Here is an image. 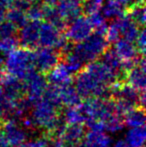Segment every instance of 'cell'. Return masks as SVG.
I'll list each match as a JSON object with an SVG mask.
<instances>
[{
	"mask_svg": "<svg viewBox=\"0 0 146 147\" xmlns=\"http://www.w3.org/2000/svg\"><path fill=\"white\" fill-rule=\"evenodd\" d=\"M74 87L81 98H108L110 97V87L104 84L97 75L84 66L75 74Z\"/></svg>",
	"mask_w": 146,
	"mask_h": 147,
	"instance_id": "cell-1",
	"label": "cell"
},
{
	"mask_svg": "<svg viewBox=\"0 0 146 147\" xmlns=\"http://www.w3.org/2000/svg\"><path fill=\"white\" fill-rule=\"evenodd\" d=\"M108 47L109 42L106 39L105 34L94 30L83 41L75 43V45L72 46V50L86 65L89 62L99 59Z\"/></svg>",
	"mask_w": 146,
	"mask_h": 147,
	"instance_id": "cell-2",
	"label": "cell"
},
{
	"mask_svg": "<svg viewBox=\"0 0 146 147\" xmlns=\"http://www.w3.org/2000/svg\"><path fill=\"white\" fill-rule=\"evenodd\" d=\"M4 60L5 71L20 79H23L28 72L35 69L33 65V50L25 47L13 49L7 53Z\"/></svg>",
	"mask_w": 146,
	"mask_h": 147,
	"instance_id": "cell-3",
	"label": "cell"
},
{
	"mask_svg": "<svg viewBox=\"0 0 146 147\" xmlns=\"http://www.w3.org/2000/svg\"><path fill=\"white\" fill-rule=\"evenodd\" d=\"M27 131L12 118L0 120V147H15L27 140Z\"/></svg>",
	"mask_w": 146,
	"mask_h": 147,
	"instance_id": "cell-4",
	"label": "cell"
},
{
	"mask_svg": "<svg viewBox=\"0 0 146 147\" xmlns=\"http://www.w3.org/2000/svg\"><path fill=\"white\" fill-rule=\"evenodd\" d=\"M64 31L49 22H41L39 27L38 46L49 47L59 51L67 43Z\"/></svg>",
	"mask_w": 146,
	"mask_h": 147,
	"instance_id": "cell-5",
	"label": "cell"
},
{
	"mask_svg": "<svg viewBox=\"0 0 146 147\" xmlns=\"http://www.w3.org/2000/svg\"><path fill=\"white\" fill-rule=\"evenodd\" d=\"M94 31L86 15L80 14L70 22H68L66 28L64 29V34L69 42L78 43L86 39Z\"/></svg>",
	"mask_w": 146,
	"mask_h": 147,
	"instance_id": "cell-6",
	"label": "cell"
},
{
	"mask_svg": "<svg viewBox=\"0 0 146 147\" xmlns=\"http://www.w3.org/2000/svg\"><path fill=\"white\" fill-rule=\"evenodd\" d=\"M60 54L57 50L49 47L38 46L33 50V65L35 70L42 74L50 71L60 62Z\"/></svg>",
	"mask_w": 146,
	"mask_h": 147,
	"instance_id": "cell-7",
	"label": "cell"
},
{
	"mask_svg": "<svg viewBox=\"0 0 146 147\" xmlns=\"http://www.w3.org/2000/svg\"><path fill=\"white\" fill-rule=\"evenodd\" d=\"M24 86H25V95L35 103L38 99L42 97L45 89L48 86L45 75L35 69L28 72L27 75L23 78Z\"/></svg>",
	"mask_w": 146,
	"mask_h": 147,
	"instance_id": "cell-8",
	"label": "cell"
},
{
	"mask_svg": "<svg viewBox=\"0 0 146 147\" xmlns=\"http://www.w3.org/2000/svg\"><path fill=\"white\" fill-rule=\"evenodd\" d=\"M113 44H114L113 49L119 56V58L122 60L123 67H124L125 73H126L129 68H131L137 63V61L140 58V56H142V54L139 52L138 48L133 41L120 38Z\"/></svg>",
	"mask_w": 146,
	"mask_h": 147,
	"instance_id": "cell-9",
	"label": "cell"
},
{
	"mask_svg": "<svg viewBox=\"0 0 146 147\" xmlns=\"http://www.w3.org/2000/svg\"><path fill=\"white\" fill-rule=\"evenodd\" d=\"M40 23L41 21L38 20H27V22L17 30L18 43L22 47L32 50L38 47Z\"/></svg>",
	"mask_w": 146,
	"mask_h": 147,
	"instance_id": "cell-10",
	"label": "cell"
},
{
	"mask_svg": "<svg viewBox=\"0 0 146 147\" xmlns=\"http://www.w3.org/2000/svg\"><path fill=\"white\" fill-rule=\"evenodd\" d=\"M0 87L5 96L14 102L25 95V86L23 80L8 73H5L3 76L0 82Z\"/></svg>",
	"mask_w": 146,
	"mask_h": 147,
	"instance_id": "cell-11",
	"label": "cell"
},
{
	"mask_svg": "<svg viewBox=\"0 0 146 147\" xmlns=\"http://www.w3.org/2000/svg\"><path fill=\"white\" fill-rule=\"evenodd\" d=\"M124 82H127L138 91H145V58L144 55L140 56L135 65L129 68L125 73Z\"/></svg>",
	"mask_w": 146,
	"mask_h": 147,
	"instance_id": "cell-12",
	"label": "cell"
},
{
	"mask_svg": "<svg viewBox=\"0 0 146 147\" xmlns=\"http://www.w3.org/2000/svg\"><path fill=\"white\" fill-rule=\"evenodd\" d=\"M100 61L110 70L116 76L117 80L119 82H124L125 79V70L123 67L122 60L119 58L116 54L115 50L111 47H108L105 51L99 57Z\"/></svg>",
	"mask_w": 146,
	"mask_h": 147,
	"instance_id": "cell-13",
	"label": "cell"
},
{
	"mask_svg": "<svg viewBox=\"0 0 146 147\" xmlns=\"http://www.w3.org/2000/svg\"><path fill=\"white\" fill-rule=\"evenodd\" d=\"M44 75L47 80V83L50 84V85L61 86L73 82L72 74L68 71L66 66L61 61L57 63L50 71H48Z\"/></svg>",
	"mask_w": 146,
	"mask_h": 147,
	"instance_id": "cell-14",
	"label": "cell"
},
{
	"mask_svg": "<svg viewBox=\"0 0 146 147\" xmlns=\"http://www.w3.org/2000/svg\"><path fill=\"white\" fill-rule=\"evenodd\" d=\"M57 11L65 22H70L82 12L81 3L76 0H59L56 5Z\"/></svg>",
	"mask_w": 146,
	"mask_h": 147,
	"instance_id": "cell-15",
	"label": "cell"
},
{
	"mask_svg": "<svg viewBox=\"0 0 146 147\" xmlns=\"http://www.w3.org/2000/svg\"><path fill=\"white\" fill-rule=\"evenodd\" d=\"M86 134V127L84 124H66L60 136L64 143L78 144L83 140Z\"/></svg>",
	"mask_w": 146,
	"mask_h": 147,
	"instance_id": "cell-16",
	"label": "cell"
},
{
	"mask_svg": "<svg viewBox=\"0 0 146 147\" xmlns=\"http://www.w3.org/2000/svg\"><path fill=\"white\" fill-rule=\"evenodd\" d=\"M115 22H116L117 26L119 28L121 37L134 42L135 38H136L137 34H138L139 30L141 28L140 26L137 25L126 14L122 17L118 18V19H115Z\"/></svg>",
	"mask_w": 146,
	"mask_h": 147,
	"instance_id": "cell-17",
	"label": "cell"
},
{
	"mask_svg": "<svg viewBox=\"0 0 146 147\" xmlns=\"http://www.w3.org/2000/svg\"><path fill=\"white\" fill-rule=\"evenodd\" d=\"M57 87H58L59 97L63 106H77L81 103L82 98L79 96L74 85H72V82L57 86Z\"/></svg>",
	"mask_w": 146,
	"mask_h": 147,
	"instance_id": "cell-18",
	"label": "cell"
},
{
	"mask_svg": "<svg viewBox=\"0 0 146 147\" xmlns=\"http://www.w3.org/2000/svg\"><path fill=\"white\" fill-rule=\"evenodd\" d=\"M100 12L105 19L115 20L126 14V8L121 5L117 0H107L106 2H103Z\"/></svg>",
	"mask_w": 146,
	"mask_h": 147,
	"instance_id": "cell-19",
	"label": "cell"
},
{
	"mask_svg": "<svg viewBox=\"0 0 146 147\" xmlns=\"http://www.w3.org/2000/svg\"><path fill=\"white\" fill-rule=\"evenodd\" d=\"M82 143L85 147H110L111 138L104 132L88 131L84 136Z\"/></svg>",
	"mask_w": 146,
	"mask_h": 147,
	"instance_id": "cell-20",
	"label": "cell"
},
{
	"mask_svg": "<svg viewBox=\"0 0 146 147\" xmlns=\"http://www.w3.org/2000/svg\"><path fill=\"white\" fill-rule=\"evenodd\" d=\"M145 136L146 131L144 126L130 127L125 135V141L131 147H144Z\"/></svg>",
	"mask_w": 146,
	"mask_h": 147,
	"instance_id": "cell-21",
	"label": "cell"
},
{
	"mask_svg": "<svg viewBox=\"0 0 146 147\" xmlns=\"http://www.w3.org/2000/svg\"><path fill=\"white\" fill-rule=\"evenodd\" d=\"M60 115L66 124H84L85 115L80 110L79 106H67L66 109H61Z\"/></svg>",
	"mask_w": 146,
	"mask_h": 147,
	"instance_id": "cell-22",
	"label": "cell"
},
{
	"mask_svg": "<svg viewBox=\"0 0 146 147\" xmlns=\"http://www.w3.org/2000/svg\"><path fill=\"white\" fill-rule=\"evenodd\" d=\"M124 124L128 127H138L145 124V110L143 107H135L123 116Z\"/></svg>",
	"mask_w": 146,
	"mask_h": 147,
	"instance_id": "cell-23",
	"label": "cell"
},
{
	"mask_svg": "<svg viewBox=\"0 0 146 147\" xmlns=\"http://www.w3.org/2000/svg\"><path fill=\"white\" fill-rule=\"evenodd\" d=\"M126 15L140 27H144L145 24V2L140 0L136 4L126 10Z\"/></svg>",
	"mask_w": 146,
	"mask_h": 147,
	"instance_id": "cell-24",
	"label": "cell"
},
{
	"mask_svg": "<svg viewBox=\"0 0 146 147\" xmlns=\"http://www.w3.org/2000/svg\"><path fill=\"white\" fill-rule=\"evenodd\" d=\"M5 20L9 21L11 24H13L17 29H19L21 26L27 22V16H26L25 11L16 9L13 7H8L6 11Z\"/></svg>",
	"mask_w": 146,
	"mask_h": 147,
	"instance_id": "cell-25",
	"label": "cell"
},
{
	"mask_svg": "<svg viewBox=\"0 0 146 147\" xmlns=\"http://www.w3.org/2000/svg\"><path fill=\"white\" fill-rule=\"evenodd\" d=\"M28 20H38L41 21L43 18V4L39 2H34L29 5L25 11Z\"/></svg>",
	"mask_w": 146,
	"mask_h": 147,
	"instance_id": "cell-26",
	"label": "cell"
},
{
	"mask_svg": "<svg viewBox=\"0 0 146 147\" xmlns=\"http://www.w3.org/2000/svg\"><path fill=\"white\" fill-rule=\"evenodd\" d=\"M104 125H105V131L110 132V133H116L119 132L124 128V120L123 117L121 116H114L111 119L107 120L106 122H104Z\"/></svg>",
	"mask_w": 146,
	"mask_h": 147,
	"instance_id": "cell-27",
	"label": "cell"
},
{
	"mask_svg": "<svg viewBox=\"0 0 146 147\" xmlns=\"http://www.w3.org/2000/svg\"><path fill=\"white\" fill-rule=\"evenodd\" d=\"M104 0H83L81 2V9L84 15L88 16L96 11H99Z\"/></svg>",
	"mask_w": 146,
	"mask_h": 147,
	"instance_id": "cell-28",
	"label": "cell"
},
{
	"mask_svg": "<svg viewBox=\"0 0 146 147\" xmlns=\"http://www.w3.org/2000/svg\"><path fill=\"white\" fill-rule=\"evenodd\" d=\"M18 45H19V43H18L17 36L0 38V53H2V54H7L10 51L15 49Z\"/></svg>",
	"mask_w": 146,
	"mask_h": 147,
	"instance_id": "cell-29",
	"label": "cell"
},
{
	"mask_svg": "<svg viewBox=\"0 0 146 147\" xmlns=\"http://www.w3.org/2000/svg\"><path fill=\"white\" fill-rule=\"evenodd\" d=\"M146 34H145V29L144 27H141L140 30H139L138 34H137L136 38L134 40V43L136 45V47L138 48L139 52L142 55H144L145 52V46H146Z\"/></svg>",
	"mask_w": 146,
	"mask_h": 147,
	"instance_id": "cell-30",
	"label": "cell"
},
{
	"mask_svg": "<svg viewBox=\"0 0 146 147\" xmlns=\"http://www.w3.org/2000/svg\"><path fill=\"white\" fill-rule=\"evenodd\" d=\"M15 147H47V138L43 136V137L37 138L35 140H32V141L24 142V143Z\"/></svg>",
	"mask_w": 146,
	"mask_h": 147,
	"instance_id": "cell-31",
	"label": "cell"
},
{
	"mask_svg": "<svg viewBox=\"0 0 146 147\" xmlns=\"http://www.w3.org/2000/svg\"><path fill=\"white\" fill-rule=\"evenodd\" d=\"M117 1H118L121 5L124 6L127 10L128 8H130L131 6H133L134 4H136L138 1H140V0H117Z\"/></svg>",
	"mask_w": 146,
	"mask_h": 147,
	"instance_id": "cell-32",
	"label": "cell"
},
{
	"mask_svg": "<svg viewBox=\"0 0 146 147\" xmlns=\"http://www.w3.org/2000/svg\"><path fill=\"white\" fill-rule=\"evenodd\" d=\"M5 67H4V59L2 57H0V82H1L3 76L5 75Z\"/></svg>",
	"mask_w": 146,
	"mask_h": 147,
	"instance_id": "cell-33",
	"label": "cell"
},
{
	"mask_svg": "<svg viewBox=\"0 0 146 147\" xmlns=\"http://www.w3.org/2000/svg\"><path fill=\"white\" fill-rule=\"evenodd\" d=\"M59 0H40V2L43 5L47 6H56Z\"/></svg>",
	"mask_w": 146,
	"mask_h": 147,
	"instance_id": "cell-34",
	"label": "cell"
},
{
	"mask_svg": "<svg viewBox=\"0 0 146 147\" xmlns=\"http://www.w3.org/2000/svg\"><path fill=\"white\" fill-rule=\"evenodd\" d=\"M111 147H131L125 140H118L113 144Z\"/></svg>",
	"mask_w": 146,
	"mask_h": 147,
	"instance_id": "cell-35",
	"label": "cell"
},
{
	"mask_svg": "<svg viewBox=\"0 0 146 147\" xmlns=\"http://www.w3.org/2000/svg\"><path fill=\"white\" fill-rule=\"evenodd\" d=\"M11 1H12V0H0V3L3 4V5H5L6 7H9Z\"/></svg>",
	"mask_w": 146,
	"mask_h": 147,
	"instance_id": "cell-36",
	"label": "cell"
},
{
	"mask_svg": "<svg viewBox=\"0 0 146 147\" xmlns=\"http://www.w3.org/2000/svg\"><path fill=\"white\" fill-rule=\"evenodd\" d=\"M27 2H29V3H34V2H39L40 0H26Z\"/></svg>",
	"mask_w": 146,
	"mask_h": 147,
	"instance_id": "cell-37",
	"label": "cell"
},
{
	"mask_svg": "<svg viewBox=\"0 0 146 147\" xmlns=\"http://www.w3.org/2000/svg\"><path fill=\"white\" fill-rule=\"evenodd\" d=\"M76 1H78V2H80V3H81V2L83 1V0H76Z\"/></svg>",
	"mask_w": 146,
	"mask_h": 147,
	"instance_id": "cell-38",
	"label": "cell"
}]
</instances>
